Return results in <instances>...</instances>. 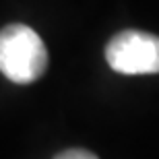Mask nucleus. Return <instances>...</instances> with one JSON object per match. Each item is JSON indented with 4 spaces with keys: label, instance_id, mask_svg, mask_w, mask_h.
Masks as SVG:
<instances>
[{
    "label": "nucleus",
    "instance_id": "2",
    "mask_svg": "<svg viewBox=\"0 0 159 159\" xmlns=\"http://www.w3.org/2000/svg\"><path fill=\"white\" fill-rule=\"evenodd\" d=\"M110 68L122 75H155L159 72V37L147 31H120L106 46Z\"/></svg>",
    "mask_w": 159,
    "mask_h": 159
},
{
    "label": "nucleus",
    "instance_id": "1",
    "mask_svg": "<svg viewBox=\"0 0 159 159\" xmlns=\"http://www.w3.org/2000/svg\"><path fill=\"white\" fill-rule=\"evenodd\" d=\"M48 50L35 31L21 23L0 29V72L17 85L33 83L46 72Z\"/></svg>",
    "mask_w": 159,
    "mask_h": 159
},
{
    "label": "nucleus",
    "instance_id": "3",
    "mask_svg": "<svg viewBox=\"0 0 159 159\" xmlns=\"http://www.w3.org/2000/svg\"><path fill=\"white\" fill-rule=\"evenodd\" d=\"M54 159H97V155L87 151V149H66V151L58 153Z\"/></svg>",
    "mask_w": 159,
    "mask_h": 159
}]
</instances>
